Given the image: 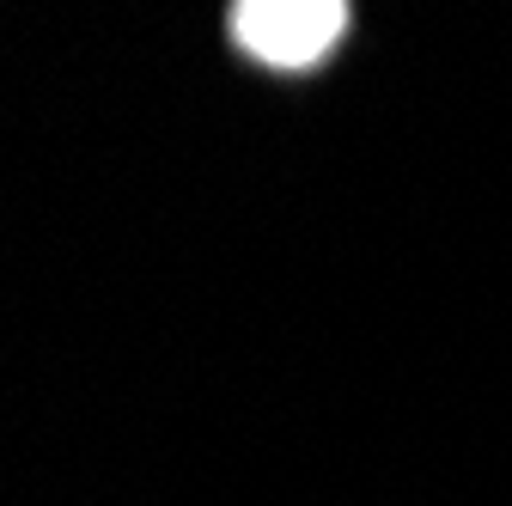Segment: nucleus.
<instances>
[{
  "mask_svg": "<svg viewBox=\"0 0 512 506\" xmlns=\"http://www.w3.org/2000/svg\"><path fill=\"white\" fill-rule=\"evenodd\" d=\"M232 43L275 74H311L348 31V0H232Z\"/></svg>",
  "mask_w": 512,
  "mask_h": 506,
  "instance_id": "f257e3e1",
  "label": "nucleus"
}]
</instances>
